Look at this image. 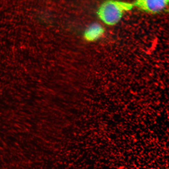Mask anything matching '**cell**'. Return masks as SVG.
Returning <instances> with one entry per match:
<instances>
[{
	"label": "cell",
	"mask_w": 169,
	"mask_h": 169,
	"mask_svg": "<svg viewBox=\"0 0 169 169\" xmlns=\"http://www.w3.org/2000/svg\"><path fill=\"white\" fill-rule=\"evenodd\" d=\"M133 3L123 1L108 0L101 4L97 14L100 19L108 25H113L118 23L124 13L131 10Z\"/></svg>",
	"instance_id": "cell-1"
},
{
	"label": "cell",
	"mask_w": 169,
	"mask_h": 169,
	"mask_svg": "<svg viewBox=\"0 0 169 169\" xmlns=\"http://www.w3.org/2000/svg\"><path fill=\"white\" fill-rule=\"evenodd\" d=\"M168 0H137L134 3V7L147 13H156L167 7Z\"/></svg>",
	"instance_id": "cell-2"
},
{
	"label": "cell",
	"mask_w": 169,
	"mask_h": 169,
	"mask_svg": "<svg viewBox=\"0 0 169 169\" xmlns=\"http://www.w3.org/2000/svg\"><path fill=\"white\" fill-rule=\"evenodd\" d=\"M104 31V28L100 24L94 23L86 28L84 34V38L88 41H94L100 37Z\"/></svg>",
	"instance_id": "cell-3"
},
{
	"label": "cell",
	"mask_w": 169,
	"mask_h": 169,
	"mask_svg": "<svg viewBox=\"0 0 169 169\" xmlns=\"http://www.w3.org/2000/svg\"><path fill=\"white\" fill-rule=\"evenodd\" d=\"M168 169V168H166V169Z\"/></svg>",
	"instance_id": "cell-4"
}]
</instances>
